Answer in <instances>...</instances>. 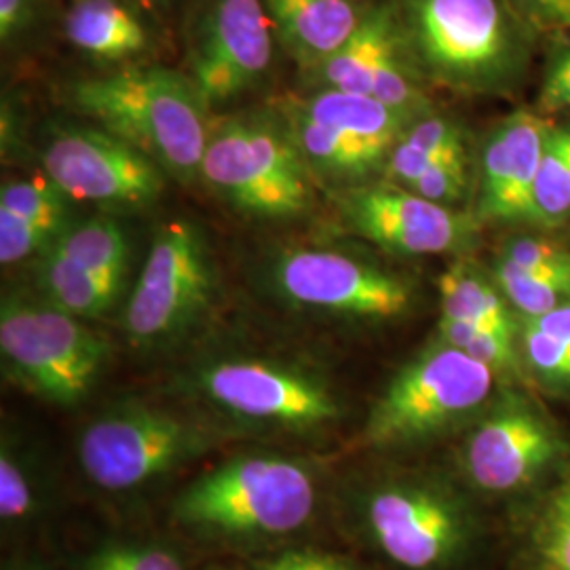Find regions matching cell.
I'll use <instances>...</instances> for the list:
<instances>
[{
	"label": "cell",
	"mask_w": 570,
	"mask_h": 570,
	"mask_svg": "<svg viewBox=\"0 0 570 570\" xmlns=\"http://www.w3.org/2000/svg\"><path fill=\"white\" fill-rule=\"evenodd\" d=\"M275 30L265 0H207L188 42L186 75L212 110L265 81Z\"/></svg>",
	"instance_id": "9a60e30c"
},
{
	"label": "cell",
	"mask_w": 570,
	"mask_h": 570,
	"mask_svg": "<svg viewBox=\"0 0 570 570\" xmlns=\"http://www.w3.org/2000/svg\"><path fill=\"white\" fill-rule=\"evenodd\" d=\"M136 2H144V4H167L171 0H136Z\"/></svg>",
	"instance_id": "74e56055"
},
{
	"label": "cell",
	"mask_w": 570,
	"mask_h": 570,
	"mask_svg": "<svg viewBox=\"0 0 570 570\" xmlns=\"http://www.w3.org/2000/svg\"><path fill=\"white\" fill-rule=\"evenodd\" d=\"M42 174L75 204L146 209L165 193L167 174L142 150L100 125L56 122L41 146Z\"/></svg>",
	"instance_id": "7c38bea8"
},
{
	"label": "cell",
	"mask_w": 570,
	"mask_h": 570,
	"mask_svg": "<svg viewBox=\"0 0 570 570\" xmlns=\"http://www.w3.org/2000/svg\"><path fill=\"white\" fill-rule=\"evenodd\" d=\"M30 450L9 433L0 444V522L2 529H20L37 518L42 508V480Z\"/></svg>",
	"instance_id": "cb8c5ba5"
},
{
	"label": "cell",
	"mask_w": 570,
	"mask_h": 570,
	"mask_svg": "<svg viewBox=\"0 0 570 570\" xmlns=\"http://www.w3.org/2000/svg\"><path fill=\"white\" fill-rule=\"evenodd\" d=\"M490 275L518 317H539L570 303L569 275L527 271L501 258L492 263Z\"/></svg>",
	"instance_id": "484cf974"
},
{
	"label": "cell",
	"mask_w": 570,
	"mask_h": 570,
	"mask_svg": "<svg viewBox=\"0 0 570 570\" xmlns=\"http://www.w3.org/2000/svg\"><path fill=\"white\" fill-rule=\"evenodd\" d=\"M410 56L428 85L505 96L529 72L534 30L510 0H395Z\"/></svg>",
	"instance_id": "3957f363"
},
{
	"label": "cell",
	"mask_w": 570,
	"mask_h": 570,
	"mask_svg": "<svg viewBox=\"0 0 570 570\" xmlns=\"http://www.w3.org/2000/svg\"><path fill=\"white\" fill-rule=\"evenodd\" d=\"M225 435L195 412L125 397L104 406L79 433L85 478L106 492H131L204 459Z\"/></svg>",
	"instance_id": "9c48e42d"
},
{
	"label": "cell",
	"mask_w": 570,
	"mask_h": 570,
	"mask_svg": "<svg viewBox=\"0 0 570 570\" xmlns=\"http://www.w3.org/2000/svg\"><path fill=\"white\" fill-rule=\"evenodd\" d=\"M435 338L461 348L475 362L489 366L503 381L524 379L527 374L520 351V334L440 317L435 327Z\"/></svg>",
	"instance_id": "d4e9b609"
},
{
	"label": "cell",
	"mask_w": 570,
	"mask_h": 570,
	"mask_svg": "<svg viewBox=\"0 0 570 570\" xmlns=\"http://www.w3.org/2000/svg\"><path fill=\"white\" fill-rule=\"evenodd\" d=\"M37 0H0V41L7 47L18 41L35 23Z\"/></svg>",
	"instance_id": "d590c367"
},
{
	"label": "cell",
	"mask_w": 570,
	"mask_h": 570,
	"mask_svg": "<svg viewBox=\"0 0 570 570\" xmlns=\"http://www.w3.org/2000/svg\"><path fill=\"white\" fill-rule=\"evenodd\" d=\"M534 199L546 228L570 216V122L553 125L543 144Z\"/></svg>",
	"instance_id": "4316f807"
},
{
	"label": "cell",
	"mask_w": 570,
	"mask_h": 570,
	"mask_svg": "<svg viewBox=\"0 0 570 570\" xmlns=\"http://www.w3.org/2000/svg\"><path fill=\"white\" fill-rule=\"evenodd\" d=\"M176 389L225 438L317 442L345 419V402L324 367L273 353H214L193 362Z\"/></svg>",
	"instance_id": "6da1fadb"
},
{
	"label": "cell",
	"mask_w": 570,
	"mask_h": 570,
	"mask_svg": "<svg viewBox=\"0 0 570 570\" xmlns=\"http://www.w3.org/2000/svg\"><path fill=\"white\" fill-rule=\"evenodd\" d=\"M220 301V273L204 228L171 218L155 230L122 308V332L138 353L164 355L195 341Z\"/></svg>",
	"instance_id": "8992f818"
},
{
	"label": "cell",
	"mask_w": 570,
	"mask_h": 570,
	"mask_svg": "<svg viewBox=\"0 0 570 570\" xmlns=\"http://www.w3.org/2000/svg\"><path fill=\"white\" fill-rule=\"evenodd\" d=\"M468 142L463 125L452 117L429 110L407 125L402 138L389 155L383 180L407 186L433 159L452 146Z\"/></svg>",
	"instance_id": "603a6c76"
},
{
	"label": "cell",
	"mask_w": 570,
	"mask_h": 570,
	"mask_svg": "<svg viewBox=\"0 0 570 570\" xmlns=\"http://www.w3.org/2000/svg\"><path fill=\"white\" fill-rule=\"evenodd\" d=\"M35 261V279L41 285L81 273L129 268L131 244L125 226L115 216L98 214L82 220L75 218Z\"/></svg>",
	"instance_id": "44dd1931"
},
{
	"label": "cell",
	"mask_w": 570,
	"mask_h": 570,
	"mask_svg": "<svg viewBox=\"0 0 570 570\" xmlns=\"http://www.w3.org/2000/svg\"><path fill=\"white\" fill-rule=\"evenodd\" d=\"M322 482L306 459L237 454L195 478L174 499L169 520L190 539L220 548H271L308 527Z\"/></svg>",
	"instance_id": "7a4b0ae2"
},
{
	"label": "cell",
	"mask_w": 570,
	"mask_h": 570,
	"mask_svg": "<svg viewBox=\"0 0 570 570\" xmlns=\"http://www.w3.org/2000/svg\"><path fill=\"white\" fill-rule=\"evenodd\" d=\"M497 258L527 271L570 277L569 247L539 235H511L499 247Z\"/></svg>",
	"instance_id": "1f68e13d"
},
{
	"label": "cell",
	"mask_w": 570,
	"mask_h": 570,
	"mask_svg": "<svg viewBox=\"0 0 570 570\" xmlns=\"http://www.w3.org/2000/svg\"><path fill=\"white\" fill-rule=\"evenodd\" d=\"M308 89H341L370 96L397 110H433L428 81L410 56L393 2L370 4L357 32L326 61L305 72Z\"/></svg>",
	"instance_id": "2e32d148"
},
{
	"label": "cell",
	"mask_w": 570,
	"mask_h": 570,
	"mask_svg": "<svg viewBox=\"0 0 570 570\" xmlns=\"http://www.w3.org/2000/svg\"><path fill=\"white\" fill-rule=\"evenodd\" d=\"M63 32L77 51L102 63L129 66L153 45L146 21L127 0H75Z\"/></svg>",
	"instance_id": "ffe728a7"
},
{
	"label": "cell",
	"mask_w": 570,
	"mask_h": 570,
	"mask_svg": "<svg viewBox=\"0 0 570 570\" xmlns=\"http://www.w3.org/2000/svg\"><path fill=\"white\" fill-rule=\"evenodd\" d=\"M532 541L539 569L570 570V471L551 494Z\"/></svg>",
	"instance_id": "4dcf8cb0"
},
{
	"label": "cell",
	"mask_w": 570,
	"mask_h": 570,
	"mask_svg": "<svg viewBox=\"0 0 570 570\" xmlns=\"http://www.w3.org/2000/svg\"><path fill=\"white\" fill-rule=\"evenodd\" d=\"M520 351L527 372L539 385L570 393V341L520 317Z\"/></svg>",
	"instance_id": "83f0119b"
},
{
	"label": "cell",
	"mask_w": 570,
	"mask_h": 570,
	"mask_svg": "<svg viewBox=\"0 0 570 570\" xmlns=\"http://www.w3.org/2000/svg\"><path fill=\"white\" fill-rule=\"evenodd\" d=\"M4 570H13V567H11V564H9V567H4Z\"/></svg>",
	"instance_id": "f35d334b"
},
{
	"label": "cell",
	"mask_w": 570,
	"mask_h": 570,
	"mask_svg": "<svg viewBox=\"0 0 570 570\" xmlns=\"http://www.w3.org/2000/svg\"><path fill=\"white\" fill-rule=\"evenodd\" d=\"M277 305L322 324L383 326L414 308L412 282L366 256L336 245H289L263 268Z\"/></svg>",
	"instance_id": "ba28073f"
},
{
	"label": "cell",
	"mask_w": 570,
	"mask_h": 570,
	"mask_svg": "<svg viewBox=\"0 0 570 570\" xmlns=\"http://www.w3.org/2000/svg\"><path fill=\"white\" fill-rule=\"evenodd\" d=\"M562 433L529 395L505 389L468 425L456 463L487 494H513L543 480L564 456Z\"/></svg>",
	"instance_id": "4fadbf2b"
},
{
	"label": "cell",
	"mask_w": 570,
	"mask_h": 570,
	"mask_svg": "<svg viewBox=\"0 0 570 570\" xmlns=\"http://www.w3.org/2000/svg\"><path fill=\"white\" fill-rule=\"evenodd\" d=\"M75 202L45 174L7 180L0 188V263L39 258L75 220Z\"/></svg>",
	"instance_id": "ac0fdd59"
},
{
	"label": "cell",
	"mask_w": 570,
	"mask_h": 570,
	"mask_svg": "<svg viewBox=\"0 0 570 570\" xmlns=\"http://www.w3.org/2000/svg\"><path fill=\"white\" fill-rule=\"evenodd\" d=\"M366 0H265L275 39L303 72L334 56L360 28Z\"/></svg>",
	"instance_id": "d6986e66"
},
{
	"label": "cell",
	"mask_w": 570,
	"mask_h": 570,
	"mask_svg": "<svg viewBox=\"0 0 570 570\" xmlns=\"http://www.w3.org/2000/svg\"><path fill=\"white\" fill-rule=\"evenodd\" d=\"M355 518L370 546L404 570H450L478 541L468 499L428 473H389L355 497Z\"/></svg>",
	"instance_id": "30bf717a"
},
{
	"label": "cell",
	"mask_w": 570,
	"mask_h": 570,
	"mask_svg": "<svg viewBox=\"0 0 570 570\" xmlns=\"http://www.w3.org/2000/svg\"><path fill=\"white\" fill-rule=\"evenodd\" d=\"M202 184L244 218L271 225L303 220L320 199V183L277 106L212 117Z\"/></svg>",
	"instance_id": "5b68a950"
},
{
	"label": "cell",
	"mask_w": 570,
	"mask_h": 570,
	"mask_svg": "<svg viewBox=\"0 0 570 570\" xmlns=\"http://www.w3.org/2000/svg\"><path fill=\"white\" fill-rule=\"evenodd\" d=\"M82 117L142 150L180 184L202 183L212 112L186 72L129 63L68 91Z\"/></svg>",
	"instance_id": "277c9868"
},
{
	"label": "cell",
	"mask_w": 570,
	"mask_h": 570,
	"mask_svg": "<svg viewBox=\"0 0 570 570\" xmlns=\"http://www.w3.org/2000/svg\"><path fill=\"white\" fill-rule=\"evenodd\" d=\"M11 567H13V570H49L45 569L39 562H16Z\"/></svg>",
	"instance_id": "8d00e7d4"
},
{
	"label": "cell",
	"mask_w": 570,
	"mask_h": 570,
	"mask_svg": "<svg viewBox=\"0 0 570 570\" xmlns=\"http://www.w3.org/2000/svg\"><path fill=\"white\" fill-rule=\"evenodd\" d=\"M497 381L489 366L433 338L374 400L362 444L383 452L416 449L468 428L492 402Z\"/></svg>",
	"instance_id": "52a82bcc"
},
{
	"label": "cell",
	"mask_w": 570,
	"mask_h": 570,
	"mask_svg": "<svg viewBox=\"0 0 570 570\" xmlns=\"http://www.w3.org/2000/svg\"><path fill=\"white\" fill-rule=\"evenodd\" d=\"M539 112L558 115L570 110V37L558 35L546 58L541 87H539Z\"/></svg>",
	"instance_id": "d6a6232c"
},
{
	"label": "cell",
	"mask_w": 570,
	"mask_h": 570,
	"mask_svg": "<svg viewBox=\"0 0 570 570\" xmlns=\"http://www.w3.org/2000/svg\"><path fill=\"white\" fill-rule=\"evenodd\" d=\"M330 195L338 228L391 256L465 252L482 225L475 214L433 204L383 178L330 190Z\"/></svg>",
	"instance_id": "5bb4252c"
},
{
	"label": "cell",
	"mask_w": 570,
	"mask_h": 570,
	"mask_svg": "<svg viewBox=\"0 0 570 570\" xmlns=\"http://www.w3.org/2000/svg\"><path fill=\"white\" fill-rule=\"evenodd\" d=\"M440 317L520 334V317L490 273L459 261L440 277Z\"/></svg>",
	"instance_id": "7402d4cb"
},
{
	"label": "cell",
	"mask_w": 570,
	"mask_h": 570,
	"mask_svg": "<svg viewBox=\"0 0 570 570\" xmlns=\"http://www.w3.org/2000/svg\"><path fill=\"white\" fill-rule=\"evenodd\" d=\"M254 570H364L343 556L320 550H282L252 562Z\"/></svg>",
	"instance_id": "836d02e7"
},
{
	"label": "cell",
	"mask_w": 570,
	"mask_h": 570,
	"mask_svg": "<svg viewBox=\"0 0 570 570\" xmlns=\"http://www.w3.org/2000/svg\"><path fill=\"white\" fill-rule=\"evenodd\" d=\"M520 18L537 32H570V0H510Z\"/></svg>",
	"instance_id": "e575fe53"
},
{
	"label": "cell",
	"mask_w": 570,
	"mask_h": 570,
	"mask_svg": "<svg viewBox=\"0 0 570 570\" xmlns=\"http://www.w3.org/2000/svg\"><path fill=\"white\" fill-rule=\"evenodd\" d=\"M471 183V155L469 144L452 146L404 186L407 190L425 197L433 204L461 209Z\"/></svg>",
	"instance_id": "f1b7e54d"
},
{
	"label": "cell",
	"mask_w": 570,
	"mask_h": 570,
	"mask_svg": "<svg viewBox=\"0 0 570 570\" xmlns=\"http://www.w3.org/2000/svg\"><path fill=\"white\" fill-rule=\"evenodd\" d=\"M112 346L45 298L4 294L0 305V360L4 379L58 407H77L96 391Z\"/></svg>",
	"instance_id": "8fae6325"
},
{
	"label": "cell",
	"mask_w": 570,
	"mask_h": 570,
	"mask_svg": "<svg viewBox=\"0 0 570 570\" xmlns=\"http://www.w3.org/2000/svg\"><path fill=\"white\" fill-rule=\"evenodd\" d=\"M81 570H186L180 551L159 541L115 539L82 560Z\"/></svg>",
	"instance_id": "f546056e"
},
{
	"label": "cell",
	"mask_w": 570,
	"mask_h": 570,
	"mask_svg": "<svg viewBox=\"0 0 570 570\" xmlns=\"http://www.w3.org/2000/svg\"><path fill=\"white\" fill-rule=\"evenodd\" d=\"M551 127L539 110H515L487 134L475 171L473 214L480 223L543 226L534 184Z\"/></svg>",
	"instance_id": "e0dca14e"
}]
</instances>
